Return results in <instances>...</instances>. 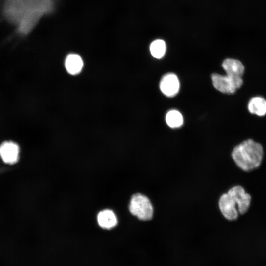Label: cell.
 <instances>
[{
  "label": "cell",
  "mask_w": 266,
  "mask_h": 266,
  "mask_svg": "<svg viewBox=\"0 0 266 266\" xmlns=\"http://www.w3.org/2000/svg\"><path fill=\"white\" fill-rule=\"evenodd\" d=\"M263 154V148L261 144L249 139L233 148L232 157L240 168L249 171L260 166Z\"/></svg>",
  "instance_id": "obj_1"
},
{
  "label": "cell",
  "mask_w": 266,
  "mask_h": 266,
  "mask_svg": "<svg viewBox=\"0 0 266 266\" xmlns=\"http://www.w3.org/2000/svg\"><path fill=\"white\" fill-rule=\"evenodd\" d=\"M130 213L140 221L151 220L154 215V208L149 198L141 193L133 194L128 206Z\"/></svg>",
  "instance_id": "obj_2"
},
{
  "label": "cell",
  "mask_w": 266,
  "mask_h": 266,
  "mask_svg": "<svg viewBox=\"0 0 266 266\" xmlns=\"http://www.w3.org/2000/svg\"><path fill=\"white\" fill-rule=\"evenodd\" d=\"M212 84L219 91L229 94L234 93L243 84L242 77L222 75L217 73L211 75Z\"/></svg>",
  "instance_id": "obj_3"
},
{
  "label": "cell",
  "mask_w": 266,
  "mask_h": 266,
  "mask_svg": "<svg viewBox=\"0 0 266 266\" xmlns=\"http://www.w3.org/2000/svg\"><path fill=\"white\" fill-rule=\"evenodd\" d=\"M218 206L221 213L227 220L233 221L237 218L239 212L237 203L227 192L220 196Z\"/></svg>",
  "instance_id": "obj_4"
},
{
  "label": "cell",
  "mask_w": 266,
  "mask_h": 266,
  "mask_svg": "<svg viewBox=\"0 0 266 266\" xmlns=\"http://www.w3.org/2000/svg\"><path fill=\"white\" fill-rule=\"evenodd\" d=\"M227 193L235 200L239 213L241 214L245 213L250 205L251 196L239 185L232 187Z\"/></svg>",
  "instance_id": "obj_5"
},
{
  "label": "cell",
  "mask_w": 266,
  "mask_h": 266,
  "mask_svg": "<svg viewBox=\"0 0 266 266\" xmlns=\"http://www.w3.org/2000/svg\"><path fill=\"white\" fill-rule=\"evenodd\" d=\"M161 92L166 96L172 97L179 90V81L177 76L173 73H167L162 78L160 83Z\"/></svg>",
  "instance_id": "obj_6"
},
{
  "label": "cell",
  "mask_w": 266,
  "mask_h": 266,
  "mask_svg": "<svg viewBox=\"0 0 266 266\" xmlns=\"http://www.w3.org/2000/svg\"><path fill=\"white\" fill-rule=\"evenodd\" d=\"M96 221L98 226L101 228L110 230L118 225V219L113 210L109 208H105L97 213Z\"/></svg>",
  "instance_id": "obj_7"
},
{
  "label": "cell",
  "mask_w": 266,
  "mask_h": 266,
  "mask_svg": "<svg viewBox=\"0 0 266 266\" xmlns=\"http://www.w3.org/2000/svg\"><path fill=\"white\" fill-rule=\"evenodd\" d=\"M19 146L12 141H5L0 146V155L2 160L8 164L16 163L19 157Z\"/></svg>",
  "instance_id": "obj_8"
},
{
  "label": "cell",
  "mask_w": 266,
  "mask_h": 266,
  "mask_svg": "<svg viewBox=\"0 0 266 266\" xmlns=\"http://www.w3.org/2000/svg\"><path fill=\"white\" fill-rule=\"evenodd\" d=\"M222 66L228 75L242 77L244 73V66L237 59H226L223 61Z\"/></svg>",
  "instance_id": "obj_9"
},
{
  "label": "cell",
  "mask_w": 266,
  "mask_h": 266,
  "mask_svg": "<svg viewBox=\"0 0 266 266\" xmlns=\"http://www.w3.org/2000/svg\"><path fill=\"white\" fill-rule=\"evenodd\" d=\"M65 66L68 73L75 75L81 71L84 62L81 57L78 54H70L65 59Z\"/></svg>",
  "instance_id": "obj_10"
},
{
  "label": "cell",
  "mask_w": 266,
  "mask_h": 266,
  "mask_svg": "<svg viewBox=\"0 0 266 266\" xmlns=\"http://www.w3.org/2000/svg\"><path fill=\"white\" fill-rule=\"evenodd\" d=\"M248 109L252 114L260 117L266 115V100L260 96L252 98L248 103Z\"/></svg>",
  "instance_id": "obj_11"
},
{
  "label": "cell",
  "mask_w": 266,
  "mask_h": 266,
  "mask_svg": "<svg viewBox=\"0 0 266 266\" xmlns=\"http://www.w3.org/2000/svg\"><path fill=\"white\" fill-rule=\"evenodd\" d=\"M166 121L168 126L172 128L180 127L183 123L182 114L176 110H171L167 113Z\"/></svg>",
  "instance_id": "obj_12"
},
{
  "label": "cell",
  "mask_w": 266,
  "mask_h": 266,
  "mask_svg": "<svg viewBox=\"0 0 266 266\" xmlns=\"http://www.w3.org/2000/svg\"><path fill=\"white\" fill-rule=\"evenodd\" d=\"M150 51L153 57L160 59L162 58L166 51V44L162 39L154 40L150 45Z\"/></svg>",
  "instance_id": "obj_13"
}]
</instances>
